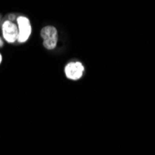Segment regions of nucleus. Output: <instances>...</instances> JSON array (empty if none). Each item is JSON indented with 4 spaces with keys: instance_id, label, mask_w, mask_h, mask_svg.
<instances>
[{
    "instance_id": "2",
    "label": "nucleus",
    "mask_w": 155,
    "mask_h": 155,
    "mask_svg": "<svg viewBox=\"0 0 155 155\" xmlns=\"http://www.w3.org/2000/svg\"><path fill=\"white\" fill-rule=\"evenodd\" d=\"M17 22H18V30H19V35H18V41L21 43L27 41V39L29 38L32 28L30 21L26 17L21 16L17 18Z\"/></svg>"
},
{
    "instance_id": "8",
    "label": "nucleus",
    "mask_w": 155,
    "mask_h": 155,
    "mask_svg": "<svg viewBox=\"0 0 155 155\" xmlns=\"http://www.w3.org/2000/svg\"><path fill=\"white\" fill-rule=\"evenodd\" d=\"M0 21H1V16H0Z\"/></svg>"
},
{
    "instance_id": "5",
    "label": "nucleus",
    "mask_w": 155,
    "mask_h": 155,
    "mask_svg": "<svg viewBox=\"0 0 155 155\" xmlns=\"http://www.w3.org/2000/svg\"><path fill=\"white\" fill-rule=\"evenodd\" d=\"M15 18H16L15 15H9V16H8V20H9V21H14V20H15Z\"/></svg>"
},
{
    "instance_id": "4",
    "label": "nucleus",
    "mask_w": 155,
    "mask_h": 155,
    "mask_svg": "<svg viewBox=\"0 0 155 155\" xmlns=\"http://www.w3.org/2000/svg\"><path fill=\"white\" fill-rule=\"evenodd\" d=\"M84 74V66L81 62H71L65 67V74L71 80H78Z\"/></svg>"
},
{
    "instance_id": "7",
    "label": "nucleus",
    "mask_w": 155,
    "mask_h": 155,
    "mask_svg": "<svg viewBox=\"0 0 155 155\" xmlns=\"http://www.w3.org/2000/svg\"><path fill=\"white\" fill-rule=\"evenodd\" d=\"M1 61H2V56L0 54V63H1Z\"/></svg>"
},
{
    "instance_id": "3",
    "label": "nucleus",
    "mask_w": 155,
    "mask_h": 155,
    "mask_svg": "<svg viewBox=\"0 0 155 155\" xmlns=\"http://www.w3.org/2000/svg\"><path fill=\"white\" fill-rule=\"evenodd\" d=\"M2 32L5 40L8 41V43H14V42L18 40V35H19L18 27L14 23H12L10 21H6L3 23Z\"/></svg>"
},
{
    "instance_id": "1",
    "label": "nucleus",
    "mask_w": 155,
    "mask_h": 155,
    "mask_svg": "<svg viewBox=\"0 0 155 155\" xmlns=\"http://www.w3.org/2000/svg\"><path fill=\"white\" fill-rule=\"evenodd\" d=\"M41 36L43 38L44 47L48 49H53L57 45L58 35L57 30L53 26H47L41 31Z\"/></svg>"
},
{
    "instance_id": "6",
    "label": "nucleus",
    "mask_w": 155,
    "mask_h": 155,
    "mask_svg": "<svg viewBox=\"0 0 155 155\" xmlns=\"http://www.w3.org/2000/svg\"><path fill=\"white\" fill-rule=\"evenodd\" d=\"M2 46H3V41L1 38H0V47H2Z\"/></svg>"
}]
</instances>
